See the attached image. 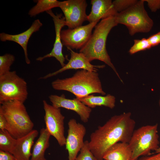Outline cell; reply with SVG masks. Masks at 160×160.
<instances>
[{"label":"cell","instance_id":"obj_1","mask_svg":"<svg viewBox=\"0 0 160 160\" xmlns=\"http://www.w3.org/2000/svg\"><path fill=\"white\" fill-rule=\"evenodd\" d=\"M136 123L130 112L111 117L103 125L98 126L90 136L89 149L97 160H103L106 151L119 142L129 143Z\"/></svg>","mask_w":160,"mask_h":160},{"label":"cell","instance_id":"obj_2","mask_svg":"<svg viewBox=\"0 0 160 160\" xmlns=\"http://www.w3.org/2000/svg\"><path fill=\"white\" fill-rule=\"evenodd\" d=\"M52 88L57 90L70 92L77 98L91 94L97 93L105 95L97 72L81 69L77 71L71 77L57 79L51 83Z\"/></svg>","mask_w":160,"mask_h":160},{"label":"cell","instance_id":"obj_3","mask_svg":"<svg viewBox=\"0 0 160 160\" xmlns=\"http://www.w3.org/2000/svg\"><path fill=\"white\" fill-rule=\"evenodd\" d=\"M118 24L114 16L101 20L95 26L90 38L79 52L83 54L90 62L97 60L105 63L113 70L122 82L106 48L108 36L112 29Z\"/></svg>","mask_w":160,"mask_h":160},{"label":"cell","instance_id":"obj_4","mask_svg":"<svg viewBox=\"0 0 160 160\" xmlns=\"http://www.w3.org/2000/svg\"><path fill=\"white\" fill-rule=\"evenodd\" d=\"M0 111L7 122L6 130L14 138H20L33 130L34 124L24 103L12 100L0 104Z\"/></svg>","mask_w":160,"mask_h":160},{"label":"cell","instance_id":"obj_5","mask_svg":"<svg viewBox=\"0 0 160 160\" xmlns=\"http://www.w3.org/2000/svg\"><path fill=\"white\" fill-rule=\"evenodd\" d=\"M144 0L137 2L125 10L114 16L118 24L125 25L129 33L133 36L137 33L150 32L153 25V20L145 9Z\"/></svg>","mask_w":160,"mask_h":160},{"label":"cell","instance_id":"obj_6","mask_svg":"<svg viewBox=\"0 0 160 160\" xmlns=\"http://www.w3.org/2000/svg\"><path fill=\"white\" fill-rule=\"evenodd\" d=\"M158 126L157 124L146 125L134 130L128 143L132 151L131 160L149 155L159 147Z\"/></svg>","mask_w":160,"mask_h":160},{"label":"cell","instance_id":"obj_7","mask_svg":"<svg viewBox=\"0 0 160 160\" xmlns=\"http://www.w3.org/2000/svg\"><path fill=\"white\" fill-rule=\"evenodd\" d=\"M28 96L27 83L15 71L0 76V104L12 100L24 103Z\"/></svg>","mask_w":160,"mask_h":160},{"label":"cell","instance_id":"obj_8","mask_svg":"<svg viewBox=\"0 0 160 160\" xmlns=\"http://www.w3.org/2000/svg\"><path fill=\"white\" fill-rule=\"evenodd\" d=\"M43 104L45 113L44 119L45 128L51 135L55 138L60 146L65 145V117L62 114L60 108L49 105L45 100H43Z\"/></svg>","mask_w":160,"mask_h":160},{"label":"cell","instance_id":"obj_9","mask_svg":"<svg viewBox=\"0 0 160 160\" xmlns=\"http://www.w3.org/2000/svg\"><path fill=\"white\" fill-rule=\"evenodd\" d=\"M85 0H68L60 1L59 7L65 15V25L73 29L82 25L87 20Z\"/></svg>","mask_w":160,"mask_h":160},{"label":"cell","instance_id":"obj_10","mask_svg":"<svg viewBox=\"0 0 160 160\" xmlns=\"http://www.w3.org/2000/svg\"><path fill=\"white\" fill-rule=\"evenodd\" d=\"M99 21L89 23L73 29L61 30L60 36L63 45L72 49H80L89 39L92 29Z\"/></svg>","mask_w":160,"mask_h":160},{"label":"cell","instance_id":"obj_11","mask_svg":"<svg viewBox=\"0 0 160 160\" xmlns=\"http://www.w3.org/2000/svg\"><path fill=\"white\" fill-rule=\"evenodd\" d=\"M68 126L65 149L68 153V160H75L84 145L83 139L86 129L83 124L77 122L74 119L69 120Z\"/></svg>","mask_w":160,"mask_h":160},{"label":"cell","instance_id":"obj_12","mask_svg":"<svg viewBox=\"0 0 160 160\" xmlns=\"http://www.w3.org/2000/svg\"><path fill=\"white\" fill-rule=\"evenodd\" d=\"M46 12L52 17L54 23L55 32V40L51 52L43 56L39 57L36 59V60L41 61L46 58L54 57L59 62L63 67L65 65L64 63L65 58L62 52L63 45L60 33L62 28L65 25V18L63 17L62 14H55L51 10Z\"/></svg>","mask_w":160,"mask_h":160},{"label":"cell","instance_id":"obj_13","mask_svg":"<svg viewBox=\"0 0 160 160\" xmlns=\"http://www.w3.org/2000/svg\"><path fill=\"white\" fill-rule=\"evenodd\" d=\"M49 98L54 106L74 111L79 116L82 121L85 123L88 121L92 109L77 98L73 99L67 98L63 94L61 96L51 95L49 96Z\"/></svg>","mask_w":160,"mask_h":160},{"label":"cell","instance_id":"obj_14","mask_svg":"<svg viewBox=\"0 0 160 160\" xmlns=\"http://www.w3.org/2000/svg\"><path fill=\"white\" fill-rule=\"evenodd\" d=\"M67 49L71 54L70 59L67 63L57 71L40 77L39 79H46L69 69H81L89 71L97 72L99 68H103L105 67L104 65H92L82 53L76 52L69 48H67Z\"/></svg>","mask_w":160,"mask_h":160},{"label":"cell","instance_id":"obj_15","mask_svg":"<svg viewBox=\"0 0 160 160\" xmlns=\"http://www.w3.org/2000/svg\"><path fill=\"white\" fill-rule=\"evenodd\" d=\"M43 25V24L39 19L35 20L30 27L25 31L19 34L12 35L5 33H0V40L3 42L11 41L15 42L19 44L23 49L24 54L25 60L27 64L31 63L28 57L27 45L30 38L33 34L38 31Z\"/></svg>","mask_w":160,"mask_h":160},{"label":"cell","instance_id":"obj_16","mask_svg":"<svg viewBox=\"0 0 160 160\" xmlns=\"http://www.w3.org/2000/svg\"><path fill=\"white\" fill-rule=\"evenodd\" d=\"M38 133L37 130L33 129L27 135L16 139L15 145L10 153L17 160H30L31 149Z\"/></svg>","mask_w":160,"mask_h":160},{"label":"cell","instance_id":"obj_17","mask_svg":"<svg viewBox=\"0 0 160 160\" xmlns=\"http://www.w3.org/2000/svg\"><path fill=\"white\" fill-rule=\"evenodd\" d=\"M91 10L87 15L89 23L115 16L117 13L111 0H92Z\"/></svg>","mask_w":160,"mask_h":160},{"label":"cell","instance_id":"obj_18","mask_svg":"<svg viewBox=\"0 0 160 160\" xmlns=\"http://www.w3.org/2000/svg\"><path fill=\"white\" fill-rule=\"evenodd\" d=\"M132 151L128 143L119 142L110 147L103 156L105 160H131Z\"/></svg>","mask_w":160,"mask_h":160},{"label":"cell","instance_id":"obj_19","mask_svg":"<svg viewBox=\"0 0 160 160\" xmlns=\"http://www.w3.org/2000/svg\"><path fill=\"white\" fill-rule=\"evenodd\" d=\"M39 136L33 144L30 160H47L45 152L49 146V139L51 136L45 128L40 131Z\"/></svg>","mask_w":160,"mask_h":160},{"label":"cell","instance_id":"obj_20","mask_svg":"<svg viewBox=\"0 0 160 160\" xmlns=\"http://www.w3.org/2000/svg\"><path fill=\"white\" fill-rule=\"evenodd\" d=\"M77 99L90 108L104 106L113 109L115 105L116 98L110 94L105 96H95L92 94Z\"/></svg>","mask_w":160,"mask_h":160},{"label":"cell","instance_id":"obj_21","mask_svg":"<svg viewBox=\"0 0 160 160\" xmlns=\"http://www.w3.org/2000/svg\"><path fill=\"white\" fill-rule=\"evenodd\" d=\"M37 1L36 4L28 12V15L31 17L51 10L54 8L59 7L60 2L57 0H38Z\"/></svg>","mask_w":160,"mask_h":160},{"label":"cell","instance_id":"obj_22","mask_svg":"<svg viewBox=\"0 0 160 160\" xmlns=\"http://www.w3.org/2000/svg\"><path fill=\"white\" fill-rule=\"evenodd\" d=\"M16 139L6 130H0V150L10 152L14 147Z\"/></svg>","mask_w":160,"mask_h":160},{"label":"cell","instance_id":"obj_23","mask_svg":"<svg viewBox=\"0 0 160 160\" xmlns=\"http://www.w3.org/2000/svg\"><path fill=\"white\" fill-rule=\"evenodd\" d=\"M15 60V56L10 54L0 56V76L10 71L11 66Z\"/></svg>","mask_w":160,"mask_h":160},{"label":"cell","instance_id":"obj_24","mask_svg":"<svg viewBox=\"0 0 160 160\" xmlns=\"http://www.w3.org/2000/svg\"><path fill=\"white\" fill-rule=\"evenodd\" d=\"M133 45L130 48L129 52L133 55L139 52L149 49L152 47L148 39L143 38L141 39L134 40Z\"/></svg>","mask_w":160,"mask_h":160},{"label":"cell","instance_id":"obj_25","mask_svg":"<svg viewBox=\"0 0 160 160\" xmlns=\"http://www.w3.org/2000/svg\"><path fill=\"white\" fill-rule=\"evenodd\" d=\"M75 160H97L89 149L88 140L84 141L79 154Z\"/></svg>","mask_w":160,"mask_h":160},{"label":"cell","instance_id":"obj_26","mask_svg":"<svg viewBox=\"0 0 160 160\" xmlns=\"http://www.w3.org/2000/svg\"><path fill=\"white\" fill-rule=\"evenodd\" d=\"M137 0H116L113 1L114 7L117 13L123 11L136 3Z\"/></svg>","mask_w":160,"mask_h":160},{"label":"cell","instance_id":"obj_27","mask_svg":"<svg viewBox=\"0 0 160 160\" xmlns=\"http://www.w3.org/2000/svg\"><path fill=\"white\" fill-rule=\"evenodd\" d=\"M151 12H155L160 9V0H144Z\"/></svg>","mask_w":160,"mask_h":160},{"label":"cell","instance_id":"obj_28","mask_svg":"<svg viewBox=\"0 0 160 160\" xmlns=\"http://www.w3.org/2000/svg\"><path fill=\"white\" fill-rule=\"evenodd\" d=\"M152 47L160 44V31L147 38Z\"/></svg>","mask_w":160,"mask_h":160},{"label":"cell","instance_id":"obj_29","mask_svg":"<svg viewBox=\"0 0 160 160\" xmlns=\"http://www.w3.org/2000/svg\"><path fill=\"white\" fill-rule=\"evenodd\" d=\"M0 160H17L10 152L0 150Z\"/></svg>","mask_w":160,"mask_h":160},{"label":"cell","instance_id":"obj_30","mask_svg":"<svg viewBox=\"0 0 160 160\" xmlns=\"http://www.w3.org/2000/svg\"><path fill=\"white\" fill-rule=\"evenodd\" d=\"M137 160H160V153L151 156H142Z\"/></svg>","mask_w":160,"mask_h":160},{"label":"cell","instance_id":"obj_31","mask_svg":"<svg viewBox=\"0 0 160 160\" xmlns=\"http://www.w3.org/2000/svg\"><path fill=\"white\" fill-rule=\"evenodd\" d=\"M7 124L6 119L2 112L0 111V130H6Z\"/></svg>","mask_w":160,"mask_h":160},{"label":"cell","instance_id":"obj_32","mask_svg":"<svg viewBox=\"0 0 160 160\" xmlns=\"http://www.w3.org/2000/svg\"><path fill=\"white\" fill-rule=\"evenodd\" d=\"M155 153H160V147H159L158 148L156 149L155 151Z\"/></svg>","mask_w":160,"mask_h":160},{"label":"cell","instance_id":"obj_33","mask_svg":"<svg viewBox=\"0 0 160 160\" xmlns=\"http://www.w3.org/2000/svg\"><path fill=\"white\" fill-rule=\"evenodd\" d=\"M159 106L160 108V97L159 98Z\"/></svg>","mask_w":160,"mask_h":160}]
</instances>
